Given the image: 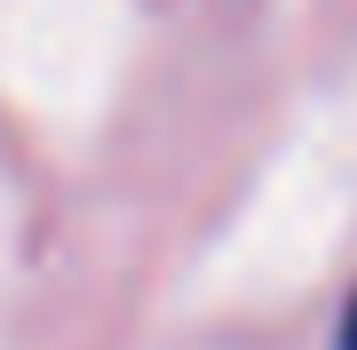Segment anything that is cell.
<instances>
[{
	"label": "cell",
	"mask_w": 357,
	"mask_h": 350,
	"mask_svg": "<svg viewBox=\"0 0 357 350\" xmlns=\"http://www.w3.org/2000/svg\"><path fill=\"white\" fill-rule=\"evenodd\" d=\"M342 350H357V302H349V319H342Z\"/></svg>",
	"instance_id": "obj_1"
}]
</instances>
